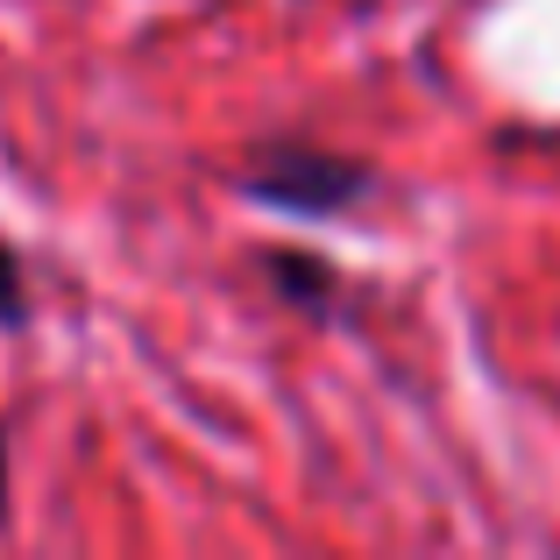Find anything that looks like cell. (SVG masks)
I'll return each mask as SVG.
<instances>
[{
    "mask_svg": "<svg viewBox=\"0 0 560 560\" xmlns=\"http://www.w3.org/2000/svg\"><path fill=\"white\" fill-rule=\"evenodd\" d=\"M0 490H8V482H0Z\"/></svg>",
    "mask_w": 560,
    "mask_h": 560,
    "instance_id": "7a4b0ae2",
    "label": "cell"
},
{
    "mask_svg": "<svg viewBox=\"0 0 560 560\" xmlns=\"http://www.w3.org/2000/svg\"><path fill=\"white\" fill-rule=\"evenodd\" d=\"M22 305V262H14V248L0 242V313H14Z\"/></svg>",
    "mask_w": 560,
    "mask_h": 560,
    "instance_id": "6da1fadb",
    "label": "cell"
}]
</instances>
